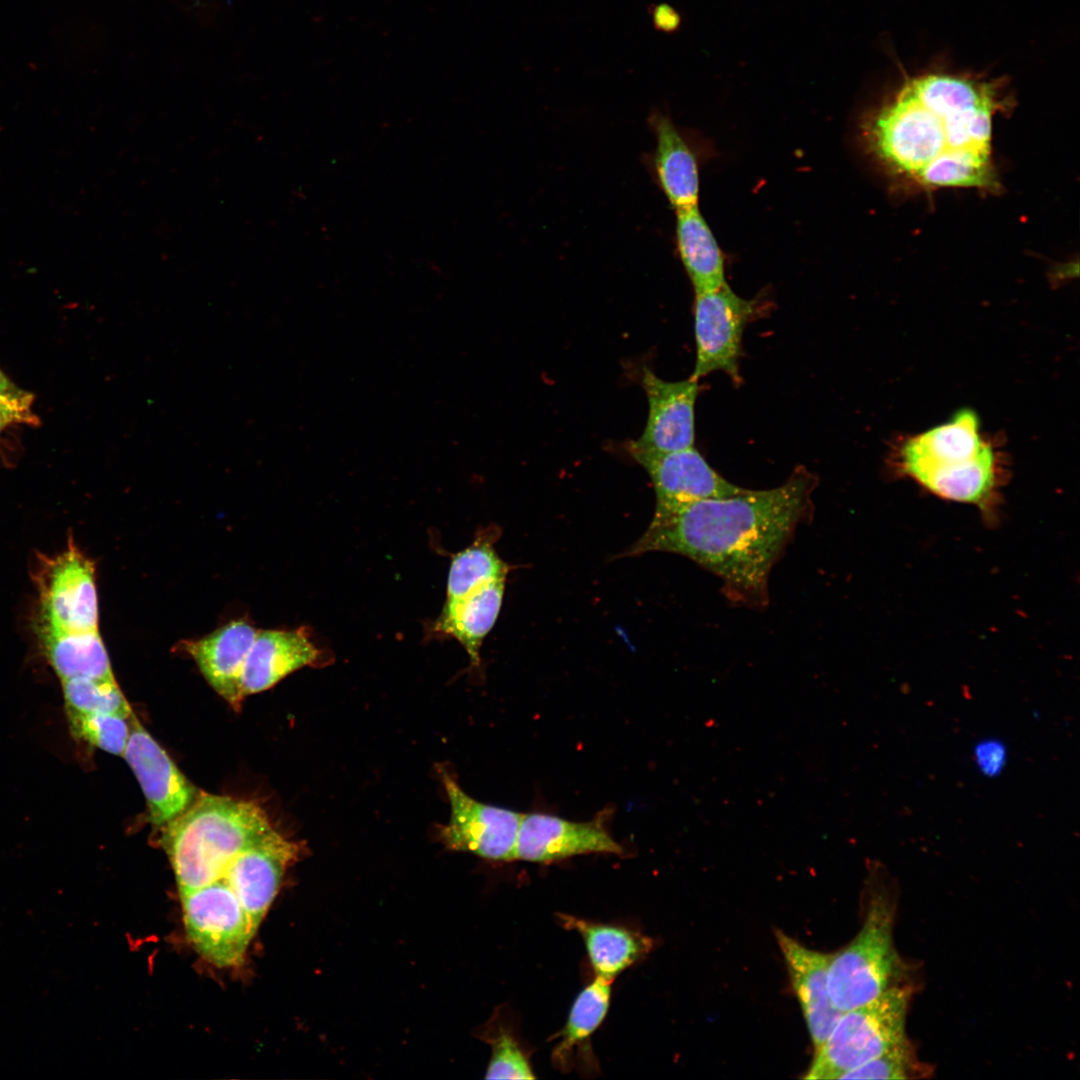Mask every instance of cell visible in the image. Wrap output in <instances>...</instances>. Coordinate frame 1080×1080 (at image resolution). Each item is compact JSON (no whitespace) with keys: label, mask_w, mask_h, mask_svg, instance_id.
I'll return each instance as SVG.
<instances>
[{"label":"cell","mask_w":1080,"mask_h":1080,"mask_svg":"<svg viewBox=\"0 0 1080 1080\" xmlns=\"http://www.w3.org/2000/svg\"><path fill=\"white\" fill-rule=\"evenodd\" d=\"M675 211L677 251L695 293L722 286L725 257L698 204Z\"/></svg>","instance_id":"obj_21"},{"label":"cell","mask_w":1080,"mask_h":1080,"mask_svg":"<svg viewBox=\"0 0 1080 1080\" xmlns=\"http://www.w3.org/2000/svg\"><path fill=\"white\" fill-rule=\"evenodd\" d=\"M1009 105L1000 80L926 72L869 112L861 132L867 150L899 178L925 189L993 192V122Z\"/></svg>","instance_id":"obj_1"},{"label":"cell","mask_w":1080,"mask_h":1080,"mask_svg":"<svg viewBox=\"0 0 1080 1080\" xmlns=\"http://www.w3.org/2000/svg\"><path fill=\"white\" fill-rule=\"evenodd\" d=\"M895 904L882 891L868 901L861 930L838 953L832 954L828 990L834 1007L845 1012L886 991L899 968L893 945Z\"/></svg>","instance_id":"obj_5"},{"label":"cell","mask_w":1080,"mask_h":1080,"mask_svg":"<svg viewBox=\"0 0 1080 1080\" xmlns=\"http://www.w3.org/2000/svg\"><path fill=\"white\" fill-rule=\"evenodd\" d=\"M641 383L649 411L644 431L634 442L659 452L693 447L699 380L690 377L683 381H666L644 368Z\"/></svg>","instance_id":"obj_15"},{"label":"cell","mask_w":1080,"mask_h":1080,"mask_svg":"<svg viewBox=\"0 0 1080 1080\" xmlns=\"http://www.w3.org/2000/svg\"><path fill=\"white\" fill-rule=\"evenodd\" d=\"M628 450L651 478L656 494L654 514L669 513L700 500L732 496L746 489L722 477L694 446L659 452L633 441Z\"/></svg>","instance_id":"obj_11"},{"label":"cell","mask_w":1080,"mask_h":1080,"mask_svg":"<svg viewBox=\"0 0 1080 1080\" xmlns=\"http://www.w3.org/2000/svg\"><path fill=\"white\" fill-rule=\"evenodd\" d=\"M912 1050L904 1041L885 1053L870 1061L852 1069L844 1074L841 1079H907L912 1077L916 1069Z\"/></svg>","instance_id":"obj_29"},{"label":"cell","mask_w":1080,"mask_h":1080,"mask_svg":"<svg viewBox=\"0 0 1080 1080\" xmlns=\"http://www.w3.org/2000/svg\"><path fill=\"white\" fill-rule=\"evenodd\" d=\"M326 660L327 655L311 641L306 627L259 631L243 667L242 696L267 690L290 673L322 666Z\"/></svg>","instance_id":"obj_17"},{"label":"cell","mask_w":1080,"mask_h":1080,"mask_svg":"<svg viewBox=\"0 0 1080 1080\" xmlns=\"http://www.w3.org/2000/svg\"><path fill=\"white\" fill-rule=\"evenodd\" d=\"M775 937L812 1043L817 1049L825 1042L843 1013L834 1007L828 990L832 954L807 948L780 930L776 931Z\"/></svg>","instance_id":"obj_16"},{"label":"cell","mask_w":1080,"mask_h":1080,"mask_svg":"<svg viewBox=\"0 0 1080 1080\" xmlns=\"http://www.w3.org/2000/svg\"><path fill=\"white\" fill-rule=\"evenodd\" d=\"M66 714L74 738L110 754L123 756L130 733L129 718L109 713Z\"/></svg>","instance_id":"obj_27"},{"label":"cell","mask_w":1080,"mask_h":1080,"mask_svg":"<svg viewBox=\"0 0 1080 1080\" xmlns=\"http://www.w3.org/2000/svg\"><path fill=\"white\" fill-rule=\"evenodd\" d=\"M608 816L604 811L592 820L576 822L546 813L522 814L515 860L550 863L590 853L623 855L624 848L607 829Z\"/></svg>","instance_id":"obj_14"},{"label":"cell","mask_w":1080,"mask_h":1080,"mask_svg":"<svg viewBox=\"0 0 1080 1080\" xmlns=\"http://www.w3.org/2000/svg\"><path fill=\"white\" fill-rule=\"evenodd\" d=\"M910 991L891 986L872 1001L845 1011L817 1049L804 1078L832 1080L906 1041Z\"/></svg>","instance_id":"obj_6"},{"label":"cell","mask_w":1080,"mask_h":1080,"mask_svg":"<svg viewBox=\"0 0 1080 1080\" xmlns=\"http://www.w3.org/2000/svg\"><path fill=\"white\" fill-rule=\"evenodd\" d=\"M559 918L565 928L582 936L596 977L611 983L652 947L648 937L622 927L592 923L564 914Z\"/></svg>","instance_id":"obj_22"},{"label":"cell","mask_w":1080,"mask_h":1080,"mask_svg":"<svg viewBox=\"0 0 1080 1080\" xmlns=\"http://www.w3.org/2000/svg\"><path fill=\"white\" fill-rule=\"evenodd\" d=\"M302 846L274 827L240 852L223 877L257 931L281 886L286 870L301 855Z\"/></svg>","instance_id":"obj_13"},{"label":"cell","mask_w":1080,"mask_h":1080,"mask_svg":"<svg viewBox=\"0 0 1080 1080\" xmlns=\"http://www.w3.org/2000/svg\"><path fill=\"white\" fill-rule=\"evenodd\" d=\"M758 299H744L725 283L705 292L695 293L694 332L696 361L691 378L698 379L716 371L741 383L739 364L742 338L747 324L759 312Z\"/></svg>","instance_id":"obj_9"},{"label":"cell","mask_w":1080,"mask_h":1080,"mask_svg":"<svg viewBox=\"0 0 1080 1080\" xmlns=\"http://www.w3.org/2000/svg\"><path fill=\"white\" fill-rule=\"evenodd\" d=\"M180 896L194 949L219 968L239 966L256 930L228 884L220 879Z\"/></svg>","instance_id":"obj_8"},{"label":"cell","mask_w":1080,"mask_h":1080,"mask_svg":"<svg viewBox=\"0 0 1080 1080\" xmlns=\"http://www.w3.org/2000/svg\"><path fill=\"white\" fill-rule=\"evenodd\" d=\"M818 478L797 466L781 485L690 503L654 514L642 537L624 555L670 552L683 555L722 581L735 606L764 609L769 577L799 525L814 514Z\"/></svg>","instance_id":"obj_2"},{"label":"cell","mask_w":1080,"mask_h":1080,"mask_svg":"<svg viewBox=\"0 0 1080 1080\" xmlns=\"http://www.w3.org/2000/svg\"><path fill=\"white\" fill-rule=\"evenodd\" d=\"M273 827L255 801L199 792L181 815L160 827L159 843L183 893L220 880L229 863Z\"/></svg>","instance_id":"obj_3"},{"label":"cell","mask_w":1080,"mask_h":1080,"mask_svg":"<svg viewBox=\"0 0 1080 1080\" xmlns=\"http://www.w3.org/2000/svg\"><path fill=\"white\" fill-rule=\"evenodd\" d=\"M129 723V738L122 757L143 791L150 823L160 828L181 815L199 792L133 712Z\"/></svg>","instance_id":"obj_12"},{"label":"cell","mask_w":1080,"mask_h":1080,"mask_svg":"<svg viewBox=\"0 0 1080 1080\" xmlns=\"http://www.w3.org/2000/svg\"><path fill=\"white\" fill-rule=\"evenodd\" d=\"M66 712L109 713L129 718L133 712L115 679L74 677L61 680Z\"/></svg>","instance_id":"obj_26"},{"label":"cell","mask_w":1080,"mask_h":1080,"mask_svg":"<svg viewBox=\"0 0 1080 1080\" xmlns=\"http://www.w3.org/2000/svg\"><path fill=\"white\" fill-rule=\"evenodd\" d=\"M896 463L934 495L982 508L990 505L1000 483L999 453L984 439L976 414L967 409L906 439Z\"/></svg>","instance_id":"obj_4"},{"label":"cell","mask_w":1080,"mask_h":1080,"mask_svg":"<svg viewBox=\"0 0 1080 1080\" xmlns=\"http://www.w3.org/2000/svg\"><path fill=\"white\" fill-rule=\"evenodd\" d=\"M505 581L487 583L463 597L446 601L432 632L451 636L467 651L471 664L480 665V648L501 610Z\"/></svg>","instance_id":"obj_20"},{"label":"cell","mask_w":1080,"mask_h":1080,"mask_svg":"<svg viewBox=\"0 0 1080 1080\" xmlns=\"http://www.w3.org/2000/svg\"><path fill=\"white\" fill-rule=\"evenodd\" d=\"M438 774L450 805L448 822L437 826L440 842L449 850L488 860H515L522 813L470 797L444 767L438 768Z\"/></svg>","instance_id":"obj_10"},{"label":"cell","mask_w":1080,"mask_h":1080,"mask_svg":"<svg viewBox=\"0 0 1080 1080\" xmlns=\"http://www.w3.org/2000/svg\"><path fill=\"white\" fill-rule=\"evenodd\" d=\"M492 1055L486 1079H534L530 1063L512 1035L500 1029L490 1039Z\"/></svg>","instance_id":"obj_28"},{"label":"cell","mask_w":1080,"mask_h":1080,"mask_svg":"<svg viewBox=\"0 0 1080 1080\" xmlns=\"http://www.w3.org/2000/svg\"><path fill=\"white\" fill-rule=\"evenodd\" d=\"M13 423H16L13 416L6 410H4L2 407H0V433L6 426Z\"/></svg>","instance_id":"obj_33"},{"label":"cell","mask_w":1080,"mask_h":1080,"mask_svg":"<svg viewBox=\"0 0 1080 1080\" xmlns=\"http://www.w3.org/2000/svg\"><path fill=\"white\" fill-rule=\"evenodd\" d=\"M44 654L60 681L74 677L115 679L99 630L37 631Z\"/></svg>","instance_id":"obj_23"},{"label":"cell","mask_w":1080,"mask_h":1080,"mask_svg":"<svg viewBox=\"0 0 1080 1080\" xmlns=\"http://www.w3.org/2000/svg\"><path fill=\"white\" fill-rule=\"evenodd\" d=\"M257 632L246 621L236 620L204 638L183 642L209 685L236 710L244 698L241 676Z\"/></svg>","instance_id":"obj_18"},{"label":"cell","mask_w":1080,"mask_h":1080,"mask_svg":"<svg viewBox=\"0 0 1080 1080\" xmlns=\"http://www.w3.org/2000/svg\"><path fill=\"white\" fill-rule=\"evenodd\" d=\"M653 21L659 30L671 33L680 27L681 17L671 6L661 4L653 9Z\"/></svg>","instance_id":"obj_32"},{"label":"cell","mask_w":1080,"mask_h":1080,"mask_svg":"<svg viewBox=\"0 0 1080 1080\" xmlns=\"http://www.w3.org/2000/svg\"><path fill=\"white\" fill-rule=\"evenodd\" d=\"M1007 744L999 737L989 736L978 740L973 746V760L977 770L986 778L999 777L1008 763Z\"/></svg>","instance_id":"obj_31"},{"label":"cell","mask_w":1080,"mask_h":1080,"mask_svg":"<svg viewBox=\"0 0 1080 1080\" xmlns=\"http://www.w3.org/2000/svg\"><path fill=\"white\" fill-rule=\"evenodd\" d=\"M611 982L596 977L575 999L567 1023L560 1033L561 1041L553 1051L552 1058L559 1068L568 1066V1058L575 1045L589 1039L600 1026L608 1011Z\"/></svg>","instance_id":"obj_25"},{"label":"cell","mask_w":1080,"mask_h":1080,"mask_svg":"<svg viewBox=\"0 0 1080 1080\" xmlns=\"http://www.w3.org/2000/svg\"><path fill=\"white\" fill-rule=\"evenodd\" d=\"M656 145L647 167L675 210L698 204L699 166L687 138L669 116L656 112L648 119Z\"/></svg>","instance_id":"obj_19"},{"label":"cell","mask_w":1080,"mask_h":1080,"mask_svg":"<svg viewBox=\"0 0 1080 1080\" xmlns=\"http://www.w3.org/2000/svg\"><path fill=\"white\" fill-rule=\"evenodd\" d=\"M34 395L12 382L0 369V407L10 413L18 424L38 425L33 411Z\"/></svg>","instance_id":"obj_30"},{"label":"cell","mask_w":1080,"mask_h":1080,"mask_svg":"<svg viewBox=\"0 0 1080 1080\" xmlns=\"http://www.w3.org/2000/svg\"><path fill=\"white\" fill-rule=\"evenodd\" d=\"M33 580L38 603L36 630L61 633L99 630L95 566L73 538L56 555H39Z\"/></svg>","instance_id":"obj_7"},{"label":"cell","mask_w":1080,"mask_h":1080,"mask_svg":"<svg viewBox=\"0 0 1080 1080\" xmlns=\"http://www.w3.org/2000/svg\"><path fill=\"white\" fill-rule=\"evenodd\" d=\"M496 528L481 531L474 542L452 559L446 601L456 600L496 580H506L510 566L496 553Z\"/></svg>","instance_id":"obj_24"}]
</instances>
